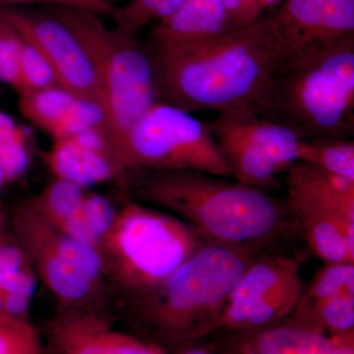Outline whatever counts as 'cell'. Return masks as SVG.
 <instances>
[{
    "label": "cell",
    "instance_id": "obj_16",
    "mask_svg": "<svg viewBox=\"0 0 354 354\" xmlns=\"http://www.w3.org/2000/svg\"><path fill=\"white\" fill-rule=\"evenodd\" d=\"M221 0H185L183 6L155 23L146 41L152 55L197 48L236 31Z\"/></svg>",
    "mask_w": 354,
    "mask_h": 354
},
{
    "label": "cell",
    "instance_id": "obj_36",
    "mask_svg": "<svg viewBox=\"0 0 354 354\" xmlns=\"http://www.w3.org/2000/svg\"><path fill=\"white\" fill-rule=\"evenodd\" d=\"M7 227H8V221H7L6 213L0 206V235L6 230Z\"/></svg>",
    "mask_w": 354,
    "mask_h": 354
},
{
    "label": "cell",
    "instance_id": "obj_28",
    "mask_svg": "<svg viewBox=\"0 0 354 354\" xmlns=\"http://www.w3.org/2000/svg\"><path fill=\"white\" fill-rule=\"evenodd\" d=\"M7 228L0 235V308L7 292L30 263L22 247Z\"/></svg>",
    "mask_w": 354,
    "mask_h": 354
},
{
    "label": "cell",
    "instance_id": "obj_5",
    "mask_svg": "<svg viewBox=\"0 0 354 354\" xmlns=\"http://www.w3.org/2000/svg\"><path fill=\"white\" fill-rule=\"evenodd\" d=\"M207 241L171 214L129 198L116 208L97 249L114 290L127 306L158 290Z\"/></svg>",
    "mask_w": 354,
    "mask_h": 354
},
{
    "label": "cell",
    "instance_id": "obj_31",
    "mask_svg": "<svg viewBox=\"0 0 354 354\" xmlns=\"http://www.w3.org/2000/svg\"><path fill=\"white\" fill-rule=\"evenodd\" d=\"M34 6H66L87 9L99 15H108L113 7L101 0H0V7Z\"/></svg>",
    "mask_w": 354,
    "mask_h": 354
},
{
    "label": "cell",
    "instance_id": "obj_37",
    "mask_svg": "<svg viewBox=\"0 0 354 354\" xmlns=\"http://www.w3.org/2000/svg\"><path fill=\"white\" fill-rule=\"evenodd\" d=\"M101 1L104 2V3L108 4L109 6L114 7V3H115V2L120 1V0H101Z\"/></svg>",
    "mask_w": 354,
    "mask_h": 354
},
{
    "label": "cell",
    "instance_id": "obj_6",
    "mask_svg": "<svg viewBox=\"0 0 354 354\" xmlns=\"http://www.w3.org/2000/svg\"><path fill=\"white\" fill-rule=\"evenodd\" d=\"M43 6L68 26L94 62L104 95V129L120 153L133 127L158 102L150 48L138 37L108 27L93 11Z\"/></svg>",
    "mask_w": 354,
    "mask_h": 354
},
{
    "label": "cell",
    "instance_id": "obj_32",
    "mask_svg": "<svg viewBox=\"0 0 354 354\" xmlns=\"http://www.w3.org/2000/svg\"><path fill=\"white\" fill-rule=\"evenodd\" d=\"M176 354H221L218 349L215 348L213 344H201L199 342L190 344L180 351H177Z\"/></svg>",
    "mask_w": 354,
    "mask_h": 354
},
{
    "label": "cell",
    "instance_id": "obj_27",
    "mask_svg": "<svg viewBox=\"0 0 354 354\" xmlns=\"http://www.w3.org/2000/svg\"><path fill=\"white\" fill-rule=\"evenodd\" d=\"M22 37L15 27L0 14V82L20 90V58Z\"/></svg>",
    "mask_w": 354,
    "mask_h": 354
},
{
    "label": "cell",
    "instance_id": "obj_35",
    "mask_svg": "<svg viewBox=\"0 0 354 354\" xmlns=\"http://www.w3.org/2000/svg\"><path fill=\"white\" fill-rule=\"evenodd\" d=\"M7 185H8V183H7L6 174H4L3 169L0 165V203H1L2 195H3L4 189H6Z\"/></svg>",
    "mask_w": 354,
    "mask_h": 354
},
{
    "label": "cell",
    "instance_id": "obj_18",
    "mask_svg": "<svg viewBox=\"0 0 354 354\" xmlns=\"http://www.w3.org/2000/svg\"><path fill=\"white\" fill-rule=\"evenodd\" d=\"M215 348L221 354H332L335 339L281 323L250 330H223Z\"/></svg>",
    "mask_w": 354,
    "mask_h": 354
},
{
    "label": "cell",
    "instance_id": "obj_25",
    "mask_svg": "<svg viewBox=\"0 0 354 354\" xmlns=\"http://www.w3.org/2000/svg\"><path fill=\"white\" fill-rule=\"evenodd\" d=\"M0 354H46L43 335L29 319L0 312Z\"/></svg>",
    "mask_w": 354,
    "mask_h": 354
},
{
    "label": "cell",
    "instance_id": "obj_1",
    "mask_svg": "<svg viewBox=\"0 0 354 354\" xmlns=\"http://www.w3.org/2000/svg\"><path fill=\"white\" fill-rule=\"evenodd\" d=\"M122 185L132 199L171 212L209 243L268 251L300 236L286 198L232 178L189 169L136 171Z\"/></svg>",
    "mask_w": 354,
    "mask_h": 354
},
{
    "label": "cell",
    "instance_id": "obj_14",
    "mask_svg": "<svg viewBox=\"0 0 354 354\" xmlns=\"http://www.w3.org/2000/svg\"><path fill=\"white\" fill-rule=\"evenodd\" d=\"M46 354H169L149 339L120 332L90 307L62 308L46 323Z\"/></svg>",
    "mask_w": 354,
    "mask_h": 354
},
{
    "label": "cell",
    "instance_id": "obj_11",
    "mask_svg": "<svg viewBox=\"0 0 354 354\" xmlns=\"http://www.w3.org/2000/svg\"><path fill=\"white\" fill-rule=\"evenodd\" d=\"M300 266V258L279 249L258 254L230 293L218 330H257L283 323L304 291Z\"/></svg>",
    "mask_w": 354,
    "mask_h": 354
},
{
    "label": "cell",
    "instance_id": "obj_10",
    "mask_svg": "<svg viewBox=\"0 0 354 354\" xmlns=\"http://www.w3.org/2000/svg\"><path fill=\"white\" fill-rule=\"evenodd\" d=\"M234 180L269 193L278 176L298 162L300 139L288 127L243 109L218 113L206 122Z\"/></svg>",
    "mask_w": 354,
    "mask_h": 354
},
{
    "label": "cell",
    "instance_id": "obj_2",
    "mask_svg": "<svg viewBox=\"0 0 354 354\" xmlns=\"http://www.w3.org/2000/svg\"><path fill=\"white\" fill-rule=\"evenodd\" d=\"M152 55L158 102L190 113H259L279 64V46L266 15L197 48Z\"/></svg>",
    "mask_w": 354,
    "mask_h": 354
},
{
    "label": "cell",
    "instance_id": "obj_21",
    "mask_svg": "<svg viewBox=\"0 0 354 354\" xmlns=\"http://www.w3.org/2000/svg\"><path fill=\"white\" fill-rule=\"evenodd\" d=\"M32 132L0 111V165L7 183L24 176L31 162Z\"/></svg>",
    "mask_w": 354,
    "mask_h": 354
},
{
    "label": "cell",
    "instance_id": "obj_19",
    "mask_svg": "<svg viewBox=\"0 0 354 354\" xmlns=\"http://www.w3.org/2000/svg\"><path fill=\"white\" fill-rule=\"evenodd\" d=\"M115 213L116 208L108 198L97 193H86L76 213L58 230L97 248Z\"/></svg>",
    "mask_w": 354,
    "mask_h": 354
},
{
    "label": "cell",
    "instance_id": "obj_34",
    "mask_svg": "<svg viewBox=\"0 0 354 354\" xmlns=\"http://www.w3.org/2000/svg\"><path fill=\"white\" fill-rule=\"evenodd\" d=\"M283 0H264L265 11H269L270 13L274 12Z\"/></svg>",
    "mask_w": 354,
    "mask_h": 354
},
{
    "label": "cell",
    "instance_id": "obj_33",
    "mask_svg": "<svg viewBox=\"0 0 354 354\" xmlns=\"http://www.w3.org/2000/svg\"><path fill=\"white\" fill-rule=\"evenodd\" d=\"M335 348L332 354H354V335L335 339Z\"/></svg>",
    "mask_w": 354,
    "mask_h": 354
},
{
    "label": "cell",
    "instance_id": "obj_3",
    "mask_svg": "<svg viewBox=\"0 0 354 354\" xmlns=\"http://www.w3.org/2000/svg\"><path fill=\"white\" fill-rule=\"evenodd\" d=\"M261 252L207 242L158 290L129 307L130 315L146 339L167 351L195 344L218 330L230 293Z\"/></svg>",
    "mask_w": 354,
    "mask_h": 354
},
{
    "label": "cell",
    "instance_id": "obj_20",
    "mask_svg": "<svg viewBox=\"0 0 354 354\" xmlns=\"http://www.w3.org/2000/svg\"><path fill=\"white\" fill-rule=\"evenodd\" d=\"M86 193L85 188L55 177L25 204L51 225L60 228L76 213Z\"/></svg>",
    "mask_w": 354,
    "mask_h": 354
},
{
    "label": "cell",
    "instance_id": "obj_23",
    "mask_svg": "<svg viewBox=\"0 0 354 354\" xmlns=\"http://www.w3.org/2000/svg\"><path fill=\"white\" fill-rule=\"evenodd\" d=\"M185 0H129L125 6L113 7L109 17L118 31L138 37L146 26L172 15Z\"/></svg>",
    "mask_w": 354,
    "mask_h": 354
},
{
    "label": "cell",
    "instance_id": "obj_22",
    "mask_svg": "<svg viewBox=\"0 0 354 354\" xmlns=\"http://www.w3.org/2000/svg\"><path fill=\"white\" fill-rule=\"evenodd\" d=\"M298 162L316 165L325 171L354 181L353 140H300Z\"/></svg>",
    "mask_w": 354,
    "mask_h": 354
},
{
    "label": "cell",
    "instance_id": "obj_29",
    "mask_svg": "<svg viewBox=\"0 0 354 354\" xmlns=\"http://www.w3.org/2000/svg\"><path fill=\"white\" fill-rule=\"evenodd\" d=\"M36 272L29 263L7 292L0 312L14 318L29 319L28 313L36 290Z\"/></svg>",
    "mask_w": 354,
    "mask_h": 354
},
{
    "label": "cell",
    "instance_id": "obj_17",
    "mask_svg": "<svg viewBox=\"0 0 354 354\" xmlns=\"http://www.w3.org/2000/svg\"><path fill=\"white\" fill-rule=\"evenodd\" d=\"M18 108L26 120L53 140L68 138L87 130L104 127L101 106L77 97L60 86L19 93Z\"/></svg>",
    "mask_w": 354,
    "mask_h": 354
},
{
    "label": "cell",
    "instance_id": "obj_15",
    "mask_svg": "<svg viewBox=\"0 0 354 354\" xmlns=\"http://www.w3.org/2000/svg\"><path fill=\"white\" fill-rule=\"evenodd\" d=\"M43 158L53 176L85 189L109 181L123 184L128 176L120 153L104 127L53 140Z\"/></svg>",
    "mask_w": 354,
    "mask_h": 354
},
{
    "label": "cell",
    "instance_id": "obj_4",
    "mask_svg": "<svg viewBox=\"0 0 354 354\" xmlns=\"http://www.w3.org/2000/svg\"><path fill=\"white\" fill-rule=\"evenodd\" d=\"M300 140L354 134V38L318 55L279 64L259 113Z\"/></svg>",
    "mask_w": 354,
    "mask_h": 354
},
{
    "label": "cell",
    "instance_id": "obj_13",
    "mask_svg": "<svg viewBox=\"0 0 354 354\" xmlns=\"http://www.w3.org/2000/svg\"><path fill=\"white\" fill-rule=\"evenodd\" d=\"M279 64L313 57L354 38V0H283L269 13Z\"/></svg>",
    "mask_w": 354,
    "mask_h": 354
},
{
    "label": "cell",
    "instance_id": "obj_30",
    "mask_svg": "<svg viewBox=\"0 0 354 354\" xmlns=\"http://www.w3.org/2000/svg\"><path fill=\"white\" fill-rule=\"evenodd\" d=\"M221 2L237 30L252 24L264 16V0H221Z\"/></svg>",
    "mask_w": 354,
    "mask_h": 354
},
{
    "label": "cell",
    "instance_id": "obj_26",
    "mask_svg": "<svg viewBox=\"0 0 354 354\" xmlns=\"http://www.w3.org/2000/svg\"><path fill=\"white\" fill-rule=\"evenodd\" d=\"M57 86H60L59 82L48 60L34 44L22 37L20 90L17 94L27 92V91L43 90V88L57 87Z\"/></svg>",
    "mask_w": 354,
    "mask_h": 354
},
{
    "label": "cell",
    "instance_id": "obj_24",
    "mask_svg": "<svg viewBox=\"0 0 354 354\" xmlns=\"http://www.w3.org/2000/svg\"><path fill=\"white\" fill-rule=\"evenodd\" d=\"M354 293V263H324L304 288L295 308H304L337 295Z\"/></svg>",
    "mask_w": 354,
    "mask_h": 354
},
{
    "label": "cell",
    "instance_id": "obj_9",
    "mask_svg": "<svg viewBox=\"0 0 354 354\" xmlns=\"http://www.w3.org/2000/svg\"><path fill=\"white\" fill-rule=\"evenodd\" d=\"M9 227L62 308L86 306L104 278L99 249L58 230L25 203L13 212Z\"/></svg>",
    "mask_w": 354,
    "mask_h": 354
},
{
    "label": "cell",
    "instance_id": "obj_12",
    "mask_svg": "<svg viewBox=\"0 0 354 354\" xmlns=\"http://www.w3.org/2000/svg\"><path fill=\"white\" fill-rule=\"evenodd\" d=\"M0 14L48 60L62 88L104 111L101 81L80 39L46 7H0Z\"/></svg>",
    "mask_w": 354,
    "mask_h": 354
},
{
    "label": "cell",
    "instance_id": "obj_8",
    "mask_svg": "<svg viewBox=\"0 0 354 354\" xmlns=\"http://www.w3.org/2000/svg\"><path fill=\"white\" fill-rule=\"evenodd\" d=\"M286 200L317 257L354 263V181L297 162L288 169Z\"/></svg>",
    "mask_w": 354,
    "mask_h": 354
},
{
    "label": "cell",
    "instance_id": "obj_7",
    "mask_svg": "<svg viewBox=\"0 0 354 354\" xmlns=\"http://www.w3.org/2000/svg\"><path fill=\"white\" fill-rule=\"evenodd\" d=\"M120 155L128 176L189 169L234 179L207 123L164 102H156L133 127Z\"/></svg>",
    "mask_w": 354,
    "mask_h": 354
}]
</instances>
